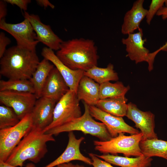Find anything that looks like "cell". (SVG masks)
Instances as JSON below:
<instances>
[{"instance_id":"30bf717a","label":"cell","mask_w":167,"mask_h":167,"mask_svg":"<svg viewBox=\"0 0 167 167\" xmlns=\"http://www.w3.org/2000/svg\"><path fill=\"white\" fill-rule=\"evenodd\" d=\"M139 32L129 34L128 37L122 39V43L125 45L127 52L126 56L136 64L146 62L148 66L149 71L153 69L154 60L152 58L149 50L145 48L144 44L146 39H143V32L141 28H139Z\"/></svg>"},{"instance_id":"d4e9b609","label":"cell","mask_w":167,"mask_h":167,"mask_svg":"<svg viewBox=\"0 0 167 167\" xmlns=\"http://www.w3.org/2000/svg\"><path fill=\"white\" fill-rule=\"evenodd\" d=\"M130 89L129 86H125L121 82L114 83L107 82L101 84H100L99 99L125 96Z\"/></svg>"},{"instance_id":"d6986e66","label":"cell","mask_w":167,"mask_h":167,"mask_svg":"<svg viewBox=\"0 0 167 167\" xmlns=\"http://www.w3.org/2000/svg\"><path fill=\"white\" fill-rule=\"evenodd\" d=\"M100 84L84 75L80 79L76 94L78 100H82L89 106H96L99 100Z\"/></svg>"},{"instance_id":"e0dca14e","label":"cell","mask_w":167,"mask_h":167,"mask_svg":"<svg viewBox=\"0 0 167 167\" xmlns=\"http://www.w3.org/2000/svg\"><path fill=\"white\" fill-rule=\"evenodd\" d=\"M70 89L57 69L54 67L50 72L42 93V96L51 98L57 102Z\"/></svg>"},{"instance_id":"4fadbf2b","label":"cell","mask_w":167,"mask_h":167,"mask_svg":"<svg viewBox=\"0 0 167 167\" xmlns=\"http://www.w3.org/2000/svg\"><path fill=\"white\" fill-rule=\"evenodd\" d=\"M23 15L24 18L30 22L39 42L53 50L59 49L63 41L54 33L49 25L42 23L37 15L30 14L26 11H24Z\"/></svg>"},{"instance_id":"2e32d148","label":"cell","mask_w":167,"mask_h":167,"mask_svg":"<svg viewBox=\"0 0 167 167\" xmlns=\"http://www.w3.org/2000/svg\"><path fill=\"white\" fill-rule=\"evenodd\" d=\"M68 141L67 146L62 154L55 160L45 167H54L60 164L70 162L74 160L82 161L89 165H92L91 159L84 156L79 149L81 142L85 138L82 137L76 138L73 131L69 132Z\"/></svg>"},{"instance_id":"484cf974","label":"cell","mask_w":167,"mask_h":167,"mask_svg":"<svg viewBox=\"0 0 167 167\" xmlns=\"http://www.w3.org/2000/svg\"><path fill=\"white\" fill-rule=\"evenodd\" d=\"M11 91L34 94L33 85L30 80L8 79L0 81V92Z\"/></svg>"},{"instance_id":"83f0119b","label":"cell","mask_w":167,"mask_h":167,"mask_svg":"<svg viewBox=\"0 0 167 167\" xmlns=\"http://www.w3.org/2000/svg\"><path fill=\"white\" fill-rule=\"evenodd\" d=\"M166 0H152L146 16L147 23L149 25L154 16L158 11L163 6Z\"/></svg>"},{"instance_id":"ba28073f","label":"cell","mask_w":167,"mask_h":167,"mask_svg":"<svg viewBox=\"0 0 167 167\" xmlns=\"http://www.w3.org/2000/svg\"><path fill=\"white\" fill-rule=\"evenodd\" d=\"M0 28L11 35L15 39L18 47L32 50H36L39 42L29 21L24 18L17 24L7 23L5 19L0 20Z\"/></svg>"},{"instance_id":"603a6c76","label":"cell","mask_w":167,"mask_h":167,"mask_svg":"<svg viewBox=\"0 0 167 167\" xmlns=\"http://www.w3.org/2000/svg\"><path fill=\"white\" fill-rule=\"evenodd\" d=\"M142 153L145 156H156L167 160V141L157 139H142L139 143Z\"/></svg>"},{"instance_id":"52a82bcc","label":"cell","mask_w":167,"mask_h":167,"mask_svg":"<svg viewBox=\"0 0 167 167\" xmlns=\"http://www.w3.org/2000/svg\"><path fill=\"white\" fill-rule=\"evenodd\" d=\"M79 101L76 93L69 90L56 103L53 121L44 130L45 132L81 117L82 112Z\"/></svg>"},{"instance_id":"5b68a950","label":"cell","mask_w":167,"mask_h":167,"mask_svg":"<svg viewBox=\"0 0 167 167\" xmlns=\"http://www.w3.org/2000/svg\"><path fill=\"white\" fill-rule=\"evenodd\" d=\"M143 136L141 132L129 136L122 133L108 141L94 140L93 144L95 149L104 154L122 153L125 156L138 157L143 156L139 147Z\"/></svg>"},{"instance_id":"7a4b0ae2","label":"cell","mask_w":167,"mask_h":167,"mask_svg":"<svg viewBox=\"0 0 167 167\" xmlns=\"http://www.w3.org/2000/svg\"><path fill=\"white\" fill-rule=\"evenodd\" d=\"M51 134L33 126L14 148L5 162L15 166L22 167L28 160L34 163L39 162L48 152L47 143L55 141Z\"/></svg>"},{"instance_id":"8fae6325","label":"cell","mask_w":167,"mask_h":167,"mask_svg":"<svg viewBox=\"0 0 167 167\" xmlns=\"http://www.w3.org/2000/svg\"><path fill=\"white\" fill-rule=\"evenodd\" d=\"M126 116L133 121L135 126L143 134V139H157L154 128L155 115L150 111H143L139 109L135 104L130 102Z\"/></svg>"},{"instance_id":"6da1fadb","label":"cell","mask_w":167,"mask_h":167,"mask_svg":"<svg viewBox=\"0 0 167 167\" xmlns=\"http://www.w3.org/2000/svg\"><path fill=\"white\" fill-rule=\"evenodd\" d=\"M55 54L70 69L84 71L97 66L99 59L94 41L81 38L63 41Z\"/></svg>"},{"instance_id":"5bb4252c","label":"cell","mask_w":167,"mask_h":167,"mask_svg":"<svg viewBox=\"0 0 167 167\" xmlns=\"http://www.w3.org/2000/svg\"><path fill=\"white\" fill-rule=\"evenodd\" d=\"M41 55L55 66L65 80L70 90L76 93L79 82L84 75V71L73 70L64 64L58 58L54 50L44 47Z\"/></svg>"},{"instance_id":"9a60e30c","label":"cell","mask_w":167,"mask_h":167,"mask_svg":"<svg viewBox=\"0 0 167 167\" xmlns=\"http://www.w3.org/2000/svg\"><path fill=\"white\" fill-rule=\"evenodd\" d=\"M57 102L45 96L37 99L31 112L33 126L44 130L51 123Z\"/></svg>"},{"instance_id":"4dcf8cb0","label":"cell","mask_w":167,"mask_h":167,"mask_svg":"<svg viewBox=\"0 0 167 167\" xmlns=\"http://www.w3.org/2000/svg\"><path fill=\"white\" fill-rule=\"evenodd\" d=\"M6 3L14 5H15L19 7L21 10L26 11L27 9L28 5L31 2L30 0H4Z\"/></svg>"},{"instance_id":"7c38bea8","label":"cell","mask_w":167,"mask_h":167,"mask_svg":"<svg viewBox=\"0 0 167 167\" xmlns=\"http://www.w3.org/2000/svg\"><path fill=\"white\" fill-rule=\"evenodd\" d=\"M89 110L92 117L101 121L105 125L112 138L117 136L122 133H127L131 135L140 133L138 130L127 124L122 117L112 115L96 106H89Z\"/></svg>"},{"instance_id":"ac0fdd59","label":"cell","mask_w":167,"mask_h":167,"mask_svg":"<svg viewBox=\"0 0 167 167\" xmlns=\"http://www.w3.org/2000/svg\"><path fill=\"white\" fill-rule=\"evenodd\" d=\"M144 0L135 1L131 9L125 14L121 31L123 34L133 33L138 29L142 21L146 16L148 10L143 7Z\"/></svg>"},{"instance_id":"1f68e13d","label":"cell","mask_w":167,"mask_h":167,"mask_svg":"<svg viewBox=\"0 0 167 167\" xmlns=\"http://www.w3.org/2000/svg\"><path fill=\"white\" fill-rule=\"evenodd\" d=\"M6 3L3 0L0 1V20L5 19L7 14Z\"/></svg>"},{"instance_id":"836d02e7","label":"cell","mask_w":167,"mask_h":167,"mask_svg":"<svg viewBox=\"0 0 167 167\" xmlns=\"http://www.w3.org/2000/svg\"><path fill=\"white\" fill-rule=\"evenodd\" d=\"M158 16H161L163 19H167V7L163 6L157 11L156 14Z\"/></svg>"},{"instance_id":"74e56055","label":"cell","mask_w":167,"mask_h":167,"mask_svg":"<svg viewBox=\"0 0 167 167\" xmlns=\"http://www.w3.org/2000/svg\"><path fill=\"white\" fill-rule=\"evenodd\" d=\"M84 167V166H83V165H76V167Z\"/></svg>"},{"instance_id":"ffe728a7","label":"cell","mask_w":167,"mask_h":167,"mask_svg":"<svg viewBox=\"0 0 167 167\" xmlns=\"http://www.w3.org/2000/svg\"><path fill=\"white\" fill-rule=\"evenodd\" d=\"M96 155L99 158L110 164L121 167H149L151 166L152 160L151 158L147 157L143 155L131 158L109 153Z\"/></svg>"},{"instance_id":"f1b7e54d","label":"cell","mask_w":167,"mask_h":167,"mask_svg":"<svg viewBox=\"0 0 167 167\" xmlns=\"http://www.w3.org/2000/svg\"><path fill=\"white\" fill-rule=\"evenodd\" d=\"M88 154L92 161V165L93 167H114L109 163L101 160L95 154L91 153Z\"/></svg>"},{"instance_id":"277c9868","label":"cell","mask_w":167,"mask_h":167,"mask_svg":"<svg viewBox=\"0 0 167 167\" xmlns=\"http://www.w3.org/2000/svg\"><path fill=\"white\" fill-rule=\"evenodd\" d=\"M83 104L84 112L81 117L45 132L57 135L63 132L79 131L96 137L101 141L110 140L112 137L105 125L102 122L95 121L90 114L89 106L84 102Z\"/></svg>"},{"instance_id":"7402d4cb","label":"cell","mask_w":167,"mask_h":167,"mask_svg":"<svg viewBox=\"0 0 167 167\" xmlns=\"http://www.w3.org/2000/svg\"><path fill=\"white\" fill-rule=\"evenodd\" d=\"M54 65L49 61L44 58L40 62L30 79L35 90L37 99L42 96V93L47 78Z\"/></svg>"},{"instance_id":"4316f807","label":"cell","mask_w":167,"mask_h":167,"mask_svg":"<svg viewBox=\"0 0 167 167\" xmlns=\"http://www.w3.org/2000/svg\"><path fill=\"white\" fill-rule=\"evenodd\" d=\"M20 120L12 108L3 105L0 106V129L14 126Z\"/></svg>"},{"instance_id":"8d00e7d4","label":"cell","mask_w":167,"mask_h":167,"mask_svg":"<svg viewBox=\"0 0 167 167\" xmlns=\"http://www.w3.org/2000/svg\"><path fill=\"white\" fill-rule=\"evenodd\" d=\"M159 49L160 51L161 50L167 51V42H166L164 45L161 47Z\"/></svg>"},{"instance_id":"d6a6232c","label":"cell","mask_w":167,"mask_h":167,"mask_svg":"<svg viewBox=\"0 0 167 167\" xmlns=\"http://www.w3.org/2000/svg\"><path fill=\"white\" fill-rule=\"evenodd\" d=\"M36 2L38 5L45 8L49 7L52 9H54L55 7V6L48 0H36Z\"/></svg>"},{"instance_id":"44dd1931","label":"cell","mask_w":167,"mask_h":167,"mask_svg":"<svg viewBox=\"0 0 167 167\" xmlns=\"http://www.w3.org/2000/svg\"><path fill=\"white\" fill-rule=\"evenodd\" d=\"M127 100L125 96L99 99L96 106L112 115L122 117L126 116Z\"/></svg>"},{"instance_id":"8992f818","label":"cell","mask_w":167,"mask_h":167,"mask_svg":"<svg viewBox=\"0 0 167 167\" xmlns=\"http://www.w3.org/2000/svg\"><path fill=\"white\" fill-rule=\"evenodd\" d=\"M33 127L31 113L15 126L0 129V161H6L14 148Z\"/></svg>"},{"instance_id":"e575fe53","label":"cell","mask_w":167,"mask_h":167,"mask_svg":"<svg viewBox=\"0 0 167 167\" xmlns=\"http://www.w3.org/2000/svg\"><path fill=\"white\" fill-rule=\"evenodd\" d=\"M0 167H17L9 165L5 162L0 161ZM25 167H36L35 165L32 163L27 164Z\"/></svg>"},{"instance_id":"9c48e42d","label":"cell","mask_w":167,"mask_h":167,"mask_svg":"<svg viewBox=\"0 0 167 167\" xmlns=\"http://www.w3.org/2000/svg\"><path fill=\"white\" fill-rule=\"evenodd\" d=\"M37 99L34 94L11 91L0 92V102L12 108L20 120L31 113Z\"/></svg>"},{"instance_id":"3957f363","label":"cell","mask_w":167,"mask_h":167,"mask_svg":"<svg viewBox=\"0 0 167 167\" xmlns=\"http://www.w3.org/2000/svg\"><path fill=\"white\" fill-rule=\"evenodd\" d=\"M40 62L36 50L13 46L0 58V74L8 79L30 80Z\"/></svg>"},{"instance_id":"d590c367","label":"cell","mask_w":167,"mask_h":167,"mask_svg":"<svg viewBox=\"0 0 167 167\" xmlns=\"http://www.w3.org/2000/svg\"><path fill=\"white\" fill-rule=\"evenodd\" d=\"M76 165L70 162L65 163L59 165L55 167H75Z\"/></svg>"},{"instance_id":"f546056e","label":"cell","mask_w":167,"mask_h":167,"mask_svg":"<svg viewBox=\"0 0 167 167\" xmlns=\"http://www.w3.org/2000/svg\"><path fill=\"white\" fill-rule=\"evenodd\" d=\"M11 42L10 39L6 36L2 32L0 33V58L4 55L6 49V47Z\"/></svg>"},{"instance_id":"cb8c5ba5","label":"cell","mask_w":167,"mask_h":167,"mask_svg":"<svg viewBox=\"0 0 167 167\" xmlns=\"http://www.w3.org/2000/svg\"><path fill=\"white\" fill-rule=\"evenodd\" d=\"M84 75L93 79L99 84L119 79L118 73L114 70L113 65L109 63L105 68L95 66L84 72Z\"/></svg>"}]
</instances>
